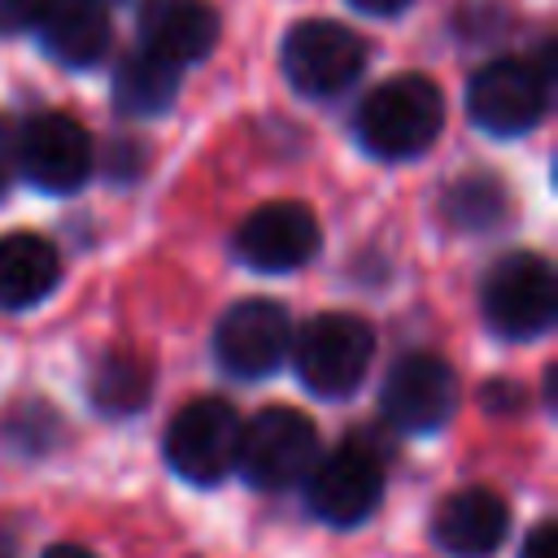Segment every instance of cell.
Here are the masks:
<instances>
[{
    "label": "cell",
    "mask_w": 558,
    "mask_h": 558,
    "mask_svg": "<svg viewBox=\"0 0 558 558\" xmlns=\"http://www.w3.org/2000/svg\"><path fill=\"white\" fill-rule=\"evenodd\" d=\"M61 279L57 248L35 231H9L0 235V310L17 314L39 305Z\"/></svg>",
    "instance_id": "obj_16"
},
{
    "label": "cell",
    "mask_w": 558,
    "mask_h": 558,
    "mask_svg": "<svg viewBox=\"0 0 558 558\" xmlns=\"http://www.w3.org/2000/svg\"><path fill=\"white\" fill-rule=\"evenodd\" d=\"M314 462H318V427L310 414L292 405H266L240 427L235 471L262 493L301 484L314 471Z\"/></svg>",
    "instance_id": "obj_4"
},
{
    "label": "cell",
    "mask_w": 558,
    "mask_h": 558,
    "mask_svg": "<svg viewBox=\"0 0 558 558\" xmlns=\"http://www.w3.org/2000/svg\"><path fill=\"white\" fill-rule=\"evenodd\" d=\"M240 427H244V418L235 414L231 401H222V397L187 401L166 427V462H170V471L183 475L187 484L227 480L235 471Z\"/></svg>",
    "instance_id": "obj_7"
},
{
    "label": "cell",
    "mask_w": 558,
    "mask_h": 558,
    "mask_svg": "<svg viewBox=\"0 0 558 558\" xmlns=\"http://www.w3.org/2000/svg\"><path fill=\"white\" fill-rule=\"evenodd\" d=\"M349 4L362 9V13H371V17H392V13L410 9V0H349Z\"/></svg>",
    "instance_id": "obj_23"
},
{
    "label": "cell",
    "mask_w": 558,
    "mask_h": 558,
    "mask_svg": "<svg viewBox=\"0 0 558 558\" xmlns=\"http://www.w3.org/2000/svg\"><path fill=\"white\" fill-rule=\"evenodd\" d=\"M484 323L501 340H536L558 318L554 266L541 253H506L488 266L480 283Z\"/></svg>",
    "instance_id": "obj_3"
},
{
    "label": "cell",
    "mask_w": 558,
    "mask_h": 558,
    "mask_svg": "<svg viewBox=\"0 0 558 558\" xmlns=\"http://www.w3.org/2000/svg\"><path fill=\"white\" fill-rule=\"evenodd\" d=\"M48 0H0V35H22L35 31L39 13Z\"/></svg>",
    "instance_id": "obj_20"
},
{
    "label": "cell",
    "mask_w": 558,
    "mask_h": 558,
    "mask_svg": "<svg viewBox=\"0 0 558 558\" xmlns=\"http://www.w3.org/2000/svg\"><path fill=\"white\" fill-rule=\"evenodd\" d=\"M445 126V92L427 74L384 78L353 118L357 144L384 161H410L436 144Z\"/></svg>",
    "instance_id": "obj_1"
},
{
    "label": "cell",
    "mask_w": 558,
    "mask_h": 558,
    "mask_svg": "<svg viewBox=\"0 0 558 558\" xmlns=\"http://www.w3.org/2000/svg\"><path fill=\"white\" fill-rule=\"evenodd\" d=\"M279 65H283V78L301 96H310V100H336V96H344L362 78V70H366V44L344 22L310 17V22H296L283 35Z\"/></svg>",
    "instance_id": "obj_5"
},
{
    "label": "cell",
    "mask_w": 558,
    "mask_h": 558,
    "mask_svg": "<svg viewBox=\"0 0 558 558\" xmlns=\"http://www.w3.org/2000/svg\"><path fill=\"white\" fill-rule=\"evenodd\" d=\"M92 405L105 410V414H135L148 405V392H153V371L140 353H105L92 371Z\"/></svg>",
    "instance_id": "obj_18"
},
{
    "label": "cell",
    "mask_w": 558,
    "mask_h": 558,
    "mask_svg": "<svg viewBox=\"0 0 558 558\" xmlns=\"http://www.w3.org/2000/svg\"><path fill=\"white\" fill-rule=\"evenodd\" d=\"M445 214L458 222V227H493L501 214H506V187L493 179V174H471L462 183L449 187L445 196Z\"/></svg>",
    "instance_id": "obj_19"
},
{
    "label": "cell",
    "mask_w": 558,
    "mask_h": 558,
    "mask_svg": "<svg viewBox=\"0 0 558 558\" xmlns=\"http://www.w3.org/2000/svg\"><path fill=\"white\" fill-rule=\"evenodd\" d=\"M288 353H292V366H296L301 384L314 397L340 401V397H349L366 379L371 357H375V331L357 314L327 310V314H314L292 336Z\"/></svg>",
    "instance_id": "obj_2"
},
{
    "label": "cell",
    "mask_w": 558,
    "mask_h": 558,
    "mask_svg": "<svg viewBox=\"0 0 558 558\" xmlns=\"http://www.w3.org/2000/svg\"><path fill=\"white\" fill-rule=\"evenodd\" d=\"M305 497L323 523L353 527L384 497V462L366 445L344 440L340 449H331L327 458L314 462V471L305 475Z\"/></svg>",
    "instance_id": "obj_11"
},
{
    "label": "cell",
    "mask_w": 558,
    "mask_h": 558,
    "mask_svg": "<svg viewBox=\"0 0 558 558\" xmlns=\"http://www.w3.org/2000/svg\"><path fill=\"white\" fill-rule=\"evenodd\" d=\"M96 166V148L83 122L70 113H39L17 131V170L52 196L78 192Z\"/></svg>",
    "instance_id": "obj_10"
},
{
    "label": "cell",
    "mask_w": 558,
    "mask_h": 558,
    "mask_svg": "<svg viewBox=\"0 0 558 558\" xmlns=\"http://www.w3.org/2000/svg\"><path fill=\"white\" fill-rule=\"evenodd\" d=\"M44 558H96V554L83 549V545H74V541H61V545H48Z\"/></svg>",
    "instance_id": "obj_24"
},
{
    "label": "cell",
    "mask_w": 558,
    "mask_h": 558,
    "mask_svg": "<svg viewBox=\"0 0 558 558\" xmlns=\"http://www.w3.org/2000/svg\"><path fill=\"white\" fill-rule=\"evenodd\" d=\"M519 558H558V523H554V519H541V523L523 536Z\"/></svg>",
    "instance_id": "obj_21"
},
{
    "label": "cell",
    "mask_w": 558,
    "mask_h": 558,
    "mask_svg": "<svg viewBox=\"0 0 558 558\" xmlns=\"http://www.w3.org/2000/svg\"><path fill=\"white\" fill-rule=\"evenodd\" d=\"M379 410L397 432H440L453 410H458V375L440 353H405L392 362L384 388H379Z\"/></svg>",
    "instance_id": "obj_9"
},
{
    "label": "cell",
    "mask_w": 558,
    "mask_h": 558,
    "mask_svg": "<svg viewBox=\"0 0 558 558\" xmlns=\"http://www.w3.org/2000/svg\"><path fill=\"white\" fill-rule=\"evenodd\" d=\"M35 35L52 61L87 70L109 48V13L100 9V0H48L35 22Z\"/></svg>",
    "instance_id": "obj_15"
},
{
    "label": "cell",
    "mask_w": 558,
    "mask_h": 558,
    "mask_svg": "<svg viewBox=\"0 0 558 558\" xmlns=\"http://www.w3.org/2000/svg\"><path fill=\"white\" fill-rule=\"evenodd\" d=\"M436 545L453 558H488L506 532H510V510L493 488H458L453 497L440 501L432 519Z\"/></svg>",
    "instance_id": "obj_14"
},
{
    "label": "cell",
    "mask_w": 558,
    "mask_h": 558,
    "mask_svg": "<svg viewBox=\"0 0 558 558\" xmlns=\"http://www.w3.org/2000/svg\"><path fill=\"white\" fill-rule=\"evenodd\" d=\"M292 349V318L279 301H235L214 327V357L235 379H262L283 366Z\"/></svg>",
    "instance_id": "obj_8"
},
{
    "label": "cell",
    "mask_w": 558,
    "mask_h": 558,
    "mask_svg": "<svg viewBox=\"0 0 558 558\" xmlns=\"http://www.w3.org/2000/svg\"><path fill=\"white\" fill-rule=\"evenodd\" d=\"M135 31L148 52L174 65H192L218 44V13L209 0H148L135 17Z\"/></svg>",
    "instance_id": "obj_13"
},
{
    "label": "cell",
    "mask_w": 558,
    "mask_h": 558,
    "mask_svg": "<svg viewBox=\"0 0 558 558\" xmlns=\"http://www.w3.org/2000/svg\"><path fill=\"white\" fill-rule=\"evenodd\" d=\"M549 109V70L527 57H497L466 83V113L480 131L510 140L532 131Z\"/></svg>",
    "instance_id": "obj_6"
},
{
    "label": "cell",
    "mask_w": 558,
    "mask_h": 558,
    "mask_svg": "<svg viewBox=\"0 0 558 558\" xmlns=\"http://www.w3.org/2000/svg\"><path fill=\"white\" fill-rule=\"evenodd\" d=\"M17 174V131L9 118H0V192L13 183Z\"/></svg>",
    "instance_id": "obj_22"
},
{
    "label": "cell",
    "mask_w": 558,
    "mask_h": 558,
    "mask_svg": "<svg viewBox=\"0 0 558 558\" xmlns=\"http://www.w3.org/2000/svg\"><path fill=\"white\" fill-rule=\"evenodd\" d=\"M179 83H183V65H174L148 48H135L113 70V105L126 118H157L174 105Z\"/></svg>",
    "instance_id": "obj_17"
},
{
    "label": "cell",
    "mask_w": 558,
    "mask_h": 558,
    "mask_svg": "<svg viewBox=\"0 0 558 558\" xmlns=\"http://www.w3.org/2000/svg\"><path fill=\"white\" fill-rule=\"evenodd\" d=\"M318 244H323L318 218L301 201H270L235 227V257L262 275L301 270L318 253Z\"/></svg>",
    "instance_id": "obj_12"
}]
</instances>
